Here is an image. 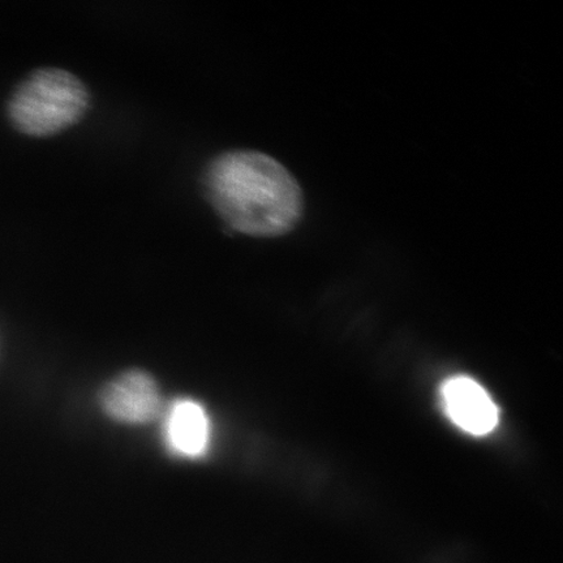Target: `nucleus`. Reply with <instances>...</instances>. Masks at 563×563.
Returning <instances> with one entry per match:
<instances>
[{
  "mask_svg": "<svg viewBox=\"0 0 563 563\" xmlns=\"http://www.w3.org/2000/svg\"><path fill=\"white\" fill-rule=\"evenodd\" d=\"M89 103V91L75 75L60 68H38L13 90L7 115L24 135L47 137L80 122Z\"/></svg>",
  "mask_w": 563,
  "mask_h": 563,
  "instance_id": "2",
  "label": "nucleus"
},
{
  "mask_svg": "<svg viewBox=\"0 0 563 563\" xmlns=\"http://www.w3.org/2000/svg\"><path fill=\"white\" fill-rule=\"evenodd\" d=\"M100 405L109 418L129 426L150 424L165 410L156 379L137 369L125 372L106 385Z\"/></svg>",
  "mask_w": 563,
  "mask_h": 563,
  "instance_id": "3",
  "label": "nucleus"
},
{
  "mask_svg": "<svg viewBox=\"0 0 563 563\" xmlns=\"http://www.w3.org/2000/svg\"><path fill=\"white\" fill-rule=\"evenodd\" d=\"M441 402L450 420L462 431L487 435L499 422V410L484 387L468 376H454L441 385Z\"/></svg>",
  "mask_w": 563,
  "mask_h": 563,
  "instance_id": "4",
  "label": "nucleus"
},
{
  "mask_svg": "<svg viewBox=\"0 0 563 563\" xmlns=\"http://www.w3.org/2000/svg\"><path fill=\"white\" fill-rule=\"evenodd\" d=\"M208 199L228 228L255 238L287 234L300 221L302 194L278 161L255 151H232L211 162Z\"/></svg>",
  "mask_w": 563,
  "mask_h": 563,
  "instance_id": "1",
  "label": "nucleus"
},
{
  "mask_svg": "<svg viewBox=\"0 0 563 563\" xmlns=\"http://www.w3.org/2000/svg\"><path fill=\"white\" fill-rule=\"evenodd\" d=\"M166 449L180 460H201L211 443V420L207 408L192 398H179L162 413Z\"/></svg>",
  "mask_w": 563,
  "mask_h": 563,
  "instance_id": "5",
  "label": "nucleus"
}]
</instances>
